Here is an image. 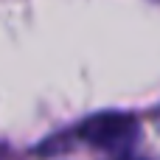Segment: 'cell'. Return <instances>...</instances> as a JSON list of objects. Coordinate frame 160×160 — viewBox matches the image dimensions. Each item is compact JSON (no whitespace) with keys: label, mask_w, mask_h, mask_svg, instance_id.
<instances>
[{"label":"cell","mask_w":160,"mask_h":160,"mask_svg":"<svg viewBox=\"0 0 160 160\" xmlns=\"http://www.w3.org/2000/svg\"><path fill=\"white\" fill-rule=\"evenodd\" d=\"M138 132H141L138 121L129 112H98L79 127V138H84L90 146L112 149V152L129 149L132 141L138 138Z\"/></svg>","instance_id":"obj_1"},{"label":"cell","mask_w":160,"mask_h":160,"mask_svg":"<svg viewBox=\"0 0 160 160\" xmlns=\"http://www.w3.org/2000/svg\"><path fill=\"white\" fill-rule=\"evenodd\" d=\"M115 160H141V158H129V155H124V158H115Z\"/></svg>","instance_id":"obj_2"}]
</instances>
